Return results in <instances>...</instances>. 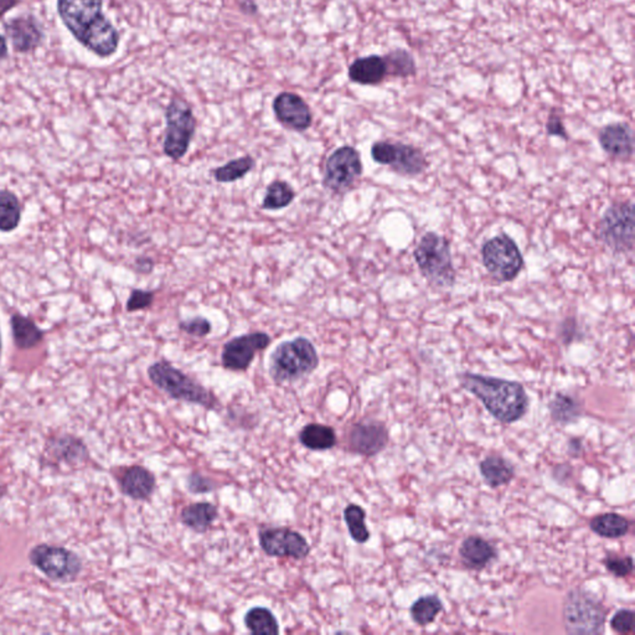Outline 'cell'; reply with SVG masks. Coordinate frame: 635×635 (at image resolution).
<instances>
[{"label": "cell", "mask_w": 635, "mask_h": 635, "mask_svg": "<svg viewBox=\"0 0 635 635\" xmlns=\"http://www.w3.org/2000/svg\"><path fill=\"white\" fill-rule=\"evenodd\" d=\"M60 17L82 45L100 56L118 46V33L102 15V0H59Z\"/></svg>", "instance_id": "1"}, {"label": "cell", "mask_w": 635, "mask_h": 635, "mask_svg": "<svg viewBox=\"0 0 635 635\" xmlns=\"http://www.w3.org/2000/svg\"><path fill=\"white\" fill-rule=\"evenodd\" d=\"M460 381L499 422L511 425L520 421L529 410V396L520 382L472 372L460 374Z\"/></svg>", "instance_id": "2"}, {"label": "cell", "mask_w": 635, "mask_h": 635, "mask_svg": "<svg viewBox=\"0 0 635 635\" xmlns=\"http://www.w3.org/2000/svg\"><path fill=\"white\" fill-rule=\"evenodd\" d=\"M319 366V355L314 344L298 337L281 343L270 358L268 371L278 385L295 384L308 378Z\"/></svg>", "instance_id": "3"}, {"label": "cell", "mask_w": 635, "mask_h": 635, "mask_svg": "<svg viewBox=\"0 0 635 635\" xmlns=\"http://www.w3.org/2000/svg\"><path fill=\"white\" fill-rule=\"evenodd\" d=\"M148 378L154 387L174 400L198 404L211 411L220 410V401L213 391L202 387L200 382L170 364L167 360H159L151 364L148 368Z\"/></svg>", "instance_id": "4"}, {"label": "cell", "mask_w": 635, "mask_h": 635, "mask_svg": "<svg viewBox=\"0 0 635 635\" xmlns=\"http://www.w3.org/2000/svg\"><path fill=\"white\" fill-rule=\"evenodd\" d=\"M413 257L422 276L432 286L451 289L456 282L451 243L437 232H426L417 243Z\"/></svg>", "instance_id": "5"}, {"label": "cell", "mask_w": 635, "mask_h": 635, "mask_svg": "<svg viewBox=\"0 0 635 635\" xmlns=\"http://www.w3.org/2000/svg\"><path fill=\"white\" fill-rule=\"evenodd\" d=\"M607 609L589 590L574 589L565 597L562 623L568 634H602Z\"/></svg>", "instance_id": "6"}, {"label": "cell", "mask_w": 635, "mask_h": 635, "mask_svg": "<svg viewBox=\"0 0 635 635\" xmlns=\"http://www.w3.org/2000/svg\"><path fill=\"white\" fill-rule=\"evenodd\" d=\"M482 260L486 271L501 283L514 281L524 267L519 246L507 233L493 237L483 245Z\"/></svg>", "instance_id": "7"}, {"label": "cell", "mask_w": 635, "mask_h": 635, "mask_svg": "<svg viewBox=\"0 0 635 635\" xmlns=\"http://www.w3.org/2000/svg\"><path fill=\"white\" fill-rule=\"evenodd\" d=\"M599 240L615 254H631L634 248V205L619 202L603 215Z\"/></svg>", "instance_id": "8"}, {"label": "cell", "mask_w": 635, "mask_h": 635, "mask_svg": "<svg viewBox=\"0 0 635 635\" xmlns=\"http://www.w3.org/2000/svg\"><path fill=\"white\" fill-rule=\"evenodd\" d=\"M166 118L164 154L170 159L180 160L185 157L191 147L197 129V119L192 115L191 106L179 99L173 100L167 106Z\"/></svg>", "instance_id": "9"}, {"label": "cell", "mask_w": 635, "mask_h": 635, "mask_svg": "<svg viewBox=\"0 0 635 635\" xmlns=\"http://www.w3.org/2000/svg\"><path fill=\"white\" fill-rule=\"evenodd\" d=\"M362 170V157L355 148L350 145L338 148L325 163L324 188L334 194L344 195L352 191Z\"/></svg>", "instance_id": "10"}, {"label": "cell", "mask_w": 635, "mask_h": 635, "mask_svg": "<svg viewBox=\"0 0 635 635\" xmlns=\"http://www.w3.org/2000/svg\"><path fill=\"white\" fill-rule=\"evenodd\" d=\"M371 158L374 162L388 166L401 175L416 176L427 167V159L419 148L401 142H375L371 147Z\"/></svg>", "instance_id": "11"}, {"label": "cell", "mask_w": 635, "mask_h": 635, "mask_svg": "<svg viewBox=\"0 0 635 635\" xmlns=\"http://www.w3.org/2000/svg\"><path fill=\"white\" fill-rule=\"evenodd\" d=\"M272 338L265 331L240 335L227 341L221 353V364L226 370L242 372L248 370L258 353L271 346Z\"/></svg>", "instance_id": "12"}, {"label": "cell", "mask_w": 635, "mask_h": 635, "mask_svg": "<svg viewBox=\"0 0 635 635\" xmlns=\"http://www.w3.org/2000/svg\"><path fill=\"white\" fill-rule=\"evenodd\" d=\"M261 549L271 558H289L305 560L311 552L308 540L296 530L289 527H268L258 533Z\"/></svg>", "instance_id": "13"}, {"label": "cell", "mask_w": 635, "mask_h": 635, "mask_svg": "<svg viewBox=\"0 0 635 635\" xmlns=\"http://www.w3.org/2000/svg\"><path fill=\"white\" fill-rule=\"evenodd\" d=\"M30 560L43 574L55 581L74 580L81 571L77 556L56 546H37L30 552Z\"/></svg>", "instance_id": "14"}, {"label": "cell", "mask_w": 635, "mask_h": 635, "mask_svg": "<svg viewBox=\"0 0 635 635\" xmlns=\"http://www.w3.org/2000/svg\"><path fill=\"white\" fill-rule=\"evenodd\" d=\"M387 426L376 419L354 423L346 435L347 451L362 457H375L387 447Z\"/></svg>", "instance_id": "15"}, {"label": "cell", "mask_w": 635, "mask_h": 635, "mask_svg": "<svg viewBox=\"0 0 635 635\" xmlns=\"http://www.w3.org/2000/svg\"><path fill=\"white\" fill-rule=\"evenodd\" d=\"M274 115L283 126L295 131H305L312 126L311 109L298 94L282 93L273 102Z\"/></svg>", "instance_id": "16"}, {"label": "cell", "mask_w": 635, "mask_h": 635, "mask_svg": "<svg viewBox=\"0 0 635 635\" xmlns=\"http://www.w3.org/2000/svg\"><path fill=\"white\" fill-rule=\"evenodd\" d=\"M602 150L619 160H628L633 157V131L627 123H612L601 129L598 135Z\"/></svg>", "instance_id": "17"}, {"label": "cell", "mask_w": 635, "mask_h": 635, "mask_svg": "<svg viewBox=\"0 0 635 635\" xmlns=\"http://www.w3.org/2000/svg\"><path fill=\"white\" fill-rule=\"evenodd\" d=\"M156 476L142 466H132L125 470L121 478L122 493L134 501H144L151 499L156 491Z\"/></svg>", "instance_id": "18"}, {"label": "cell", "mask_w": 635, "mask_h": 635, "mask_svg": "<svg viewBox=\"0 0 635 635\" xmlns=\"http://www.w3.org/2000/svg\"><path fill=\"white\" fill-rule=\"evenodd\" d=\"M497 550L483 537L472 535L463 540L460 558L463 566L472 571H482L497 558Z\"/></svg>", "instance_id": "19"}, {"label": "cell", "mask_w": 635, "mask_h": 635, "mask_svg": "<svg viewBox=\"0 0 635 635\" xmlns=\"http://www.w3.org/2000/svg\"><path fill=\"white\" fill-rule=\"evenodd\" d=\"M217 517H219V509L213 502L208 501L188 505L180 513V521L198 533L208 532Z\"/></svg>", "instance_id": "20"}, {"label": "cell", "mask_w": 635, "mask_h": 635, "mask_svg": "<svg viewBox=\"0 0 635 635\" xmlns=\"http://www.w3.org/2000/svg\"><path fill=\"white\" fill-rule=\"evenodd\" d=\"M387 75V60L378 55L358 59L349 69L350 80L360 85L380 84Z\"/></svg>", "instance_id": "21"}, {"label": "cell", "mask_w": 635, "mask_h": 635, "mask_svg": "<svg viewBox=\"0 0 635 635\" xmlns=\"http://www.w3.org/2000/svg\"><path fill=\"white\" fill-rule=\"evenodd\" d=\"M479 470L485 484L492 489L508 485L515 478L514 464L501 456L484 458L479 464Z\"/></svg>", "instance_id": "22"}, {"label": "cell", "mask_w": 635, "mask_h": 635, "mask_svg": "<svg viewBox=\"0 0 635 635\" xmlns=\"http://www.w3.org/2000/svg\"><path fill=\"white\" fill-rule=\"evenodd\" d=\"M299 442L308 450L324 452L333 450L338 444V437L330 426L309 423L299 432Z\"/></svg>", "instance_id": "23"}, {"label": "cell", "mask_w": 635, "mask_h": 635, "mask_svg": "<svg viewBox=\"0 0 635 635\" xmlns=\"http://www.w3.org/2000/svg\"><path fill=\"white\" fill-rule=\"evenodd\" d=\"M6 31L18 52H29L39 44L41 34L37 25L29 18L14 19L6 25Z\"/></svg>", "instance_id": "24"}, {"label": "cell", "mask_w": 635, "mask_h": 635, "mask_svg": "<svg viewBox=\"0 0 635 635\" xmlns=\"http://www.w3.org/2000/svg\"><path fill=\"white\" fill-rule=\"evenodd\" d=\"M590 529L605 539H621L630 533L631 521L615 513L599 514L590 521Z\"/></svg>", "instance_id": "25"}, {"label": "cell", "mask_w": 635, "mask_h": 635, "mask_svg": "<svg viewBox=\"0 0 635 635\" xmlns=\"http://www.w3.org/2000/svg\"><path fill=\"white\" fill-rule=\"evenodd\" d=\"M11 324L12 338L19 349H31L39 346L44 339L43 330L30 318L21 314H12Z\"/></svg>", "instance_id": "26"}, {"label": "cell", "mask_w": 635, "mask_h": 635, "mask_svg": "<svg viewBox=\"0 0 635 635\" xmlns=\"http://www.w3.org/2000/svg\"><path fill=\"white\" fill-rule=\"evenodd\" d=\"M552 421L560 426L571 425L582 415L581 404L574 397L564 393H558L549 403Z\"/></svg>", "instance_id": "27"}, {"label": "cell", "mask_w": 635, "mask_h": 635, "mask_svg": "<svg viewBox=\"0 0 635 635\" xmlns=\"http://www.w3.org/2000/svg\"><path fill=\"white\" fill-rule=\"evenodd\" d=\"M246 628L256 635H274L280 633V624L273 613L265 607H255L245 615Z\"/></svg>", "instance_id": "28"}, {"label": "cell", "mask_w": 635, "mask_h": 635, "mask_svg": "<svg viewBox=\"0 0 635 635\" xmlns=\"http://www.w3.org/2000/svg\"><path fill=\"white\" fill-rule=\"evenodd\" d=\"M444 611V603L437 595L423 596L411 606V618L419 627L434 623L439 613Z\"/></svg>", "instance_id": "29"}, {"label": "cell", "mask_w": 635, "mask_h": 635, "mask_svg": "<svg viewBox=\"0 0 635 635\" xmlns=\"http://www.w3.org/2000/svg\"><path fill=\"white\" fill-rule=\"evenodd\" d=\"M21 220L20 201L14 192L0 191V232H12Z\"/></svg>", "instance_id": "30"}, {"label": "cell", "mask_w": 635, "mask_h": 635, "mask_svg": "<svg viewBox=\"0 0 635 635\" xmlns=\"http://www.w3.org/2000/svg\"><path fill=\"white\" fill-rule=\"evenodd\" d=\"M296 191L283 180H274L268 185L266 195L262 201L264 210L276 211L289 208L296 199Z\"/></svg>", "instance_id": "31"}, {"label": "cell", "mask_w": 635, "mask_h": 635, "mask_svg": "<svg viewBox=\"0 0 635 635\" xmlns=\"http://www.w3.org/2000/svg\"><path fill=\"white\" fill-rule=\"evenodd\" d=\"M255 164V159L252 157H240L237 159L230 160L225 166L211 170V174L217 183L229 184V183H235L237 180L245 178L254 169Z\"/></svg>", "instance_id": "32"}, {"label": "cell", "mask_w": 635, "mask_h": 635, "mask_svg": "<svg viewBox=\"0 0 635 635\" xmlns=\"http://www.w3.org/2000/svg\"><path fill=\"white\" fill-rule=\"evenodd\" d=\"M344 521H346L350 536L356 543H366L371 533L366 526V511L358 504H349L344 509Z\"/></svg>", "instance_id": "33"}, {"label": "cell", "mask_w": 635, "mask_h": 635, "mask_svg": "<svg viewBox=\"0 0 635 635\" xmlns=\"http://www.w3.org/2000/svg\"><path fill=\"white\" fill-rule=\"evenodd\" d=\"M387 74L407 77L415 74L416 66L412 56L404 50H396L387 56Z\"/></svg>", "instance_id": "34"}, {"label": "cell", "mask_w": 635, "mask_h": 635, "mask_svg": "<svg viewBox=\"0 0 635 635\" xmlns=\"http://www.w3.org/2000/svg\"><path fill=\"white\" fill-rule=\"evenodd\" d=\"M603 565L607 568L609 574L617 578H624L630 576L631 572H633L634 562L631 556H625V558H619L618 555H608L603 560Z\"/></svg>", "instance_id": "35"}, {"label": "cell", "mask_w": 635, "mask_h": 635, "mask_svg": "<svg viewBox=\"0 0 635 635\" xmlns=\"http://www.w3.org/2000/svg\"><path fill=\"white\" fill-rule=\"evenodd\" d=\"M179 330L186 334L192 335V337L204 338L211 333L213 327H211L208 319L195 317L180 322Z\"/></svg>", "instance_id": "36"}, {"label": "cell", "mask_w": 635, "mask_h": 635, "mask_svg": "<svg viewBox=\"0 0 635 635\" xmlns=\"http://www.w3.org/2000/svg\"><path fill=\"white\" fill-rule=\"evenodd\" d=\"M611 628L618 634L633 633L634 612L631 609H619L611 619Z\"/></svg>", "instance_id": "37"}, {"label": "cell", "mask_w": 635, "mask_h": 635, "mask_svg": "<svg viewBox=\"0 0 635 635\" xmlns=\"http://www.w3.org/2000/svg\"><path fill=\"white\" fill-rule=\"evenodd\" d=\"M156 293L153 290L134 289L127 301V312L143 311L150 308L154 302Z\"/></svg>", "instance_id": "38"}, {"label": "cell", "mask_w": 635, "mask_h": 635, "mask_svg": "<svg viewBox=\"0 0 635 635\" xmlns=\"http://www.w3.org/2000/svg\"><path fill=\"white\" fill-rule=\"evenodd\" d=\"M186 486L192 494H205V493L213 492L216 488L214 480L197 472L189 474L186 478Z\"/></svg>", "instance_id": "39"}, {"label": "cell", "mask_w": 635, "mask_h": 635, "mask_svg": "<svg viewBox=\"0 0 635 635\" xmlns=\"http://www.w3.org/2000/svg\"><path fill=\"white\" fill-rule=\"evenodd\" d=\"M546 131H548L549 135H552V137L568 139L566 129H565L564 123H562L558 116H550L548 125H546Z\"/></svg>", "instance_id": "40"}, {"label": "cell", "mask_w": 635, "mask_h": 635, "mask_svg": "<svg viewBox=\"0 0 635 635\" xmlns=\"http://www.w3.org/2000/svg\"><path fill=\"white\" fill-rule=\"evenodd\" d=\"M135 267H137V271L142 272V273H151L154 268V262L151 261V258L141 257L135 261Z\"/></svg>", "instance_id": "41"}, {"label": "cell", "mask_w": 635, "mask_h": 635, "mask_svg": "<svg viewBox=\"0 0 635 635\" xmlns=\"http://www.w3.org/2000/svg\"><path fill=\"white\" fill-rule=\"evenodd\" d=\"M581 451H582V441L580 438L570 439V442H568V454L576 458Z\"/></svg>", "instance_id": "42"}, {"label": "cell", "mask_w": 635, "mask_h": 635, "mask_svg": "<svg viewBox=\"0 0 635 635\" xmlns=\"http://www.w3.org/2000/svg\"><path fill=\"white\" fill-rule=\"evenodd\" d=\"M15 3H17V0H0V14L6 12L4 4L8 6V8H12Z\"/></svg>", "instance_id": "43"}, {"label": "cell", "mask_w": 635, "mask_h": 635, "mask_svg": "<svg viewBox=\"0 0 635 635\" xmlns=\"http://www.w3.org/2000/svg\"><path fill=\"white\" fill-rule=\"evenodd\" d=\"M6 53H8V47H6L5 39L0 37V59L4 58Z\"/></svg>", "instance_id": "44"}, {"label": "cell", "mask_w": 635, "mask_h": 635, "mask_svg": "<svg viewBox=\"0 0 635 635\" xmlns=\"http://www.w3.org/2000/svg\"><path fill=\"white\" fill-rule=\"evenodd\" d=\"M0 355H2V338H0Z\"/></svg>", "instance_id": "45"}]
</instances>
